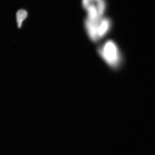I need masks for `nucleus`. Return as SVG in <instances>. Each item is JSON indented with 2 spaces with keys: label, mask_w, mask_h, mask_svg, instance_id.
<instances>
[{
  "label": "nucleus",
  "mask_w": 155,
  "mask_h": 155,
  "mask_svg": "<svg viewBox=\"0 0 155 155\" xmlns=\"http://www.w3.org/2000/svg\"><path fill=\"white\" fill-rule=\"evenodd\" d=\"M91 1L93 2H97L98 1H100V0H91Z\"/></svg>",
  "instance_id": "39448f33"
},
{
  "label": "nucleus",
  "mask_w": 155,
  "mask_h": 155,
  "mask_svg": "<svg viewBox=\"0 0 155 155\" xmlns=\"http://www.w3.org/2000/svg\"><path fill=\"white\" fill-rule=\"evenodd\" d=\"M98 51L110 67L115 68L119 66L121 62V54L117 44L113 41H107L98 48Z\"/></svg>",
  "instance_id": "f257e3e1"
},
{
  "label": "nucleus",
  "mask_w": 155,
  "mask_h": 155,
  "mask_svg": "<svg viewBox=\"0 0 155 155\" xmlns=\"http://www.w3.org/2000/svg\"><path fill=\"white\" fill-rule=\"evenodd\" d=\"M111 21L107 17H102L100 19L97 26V31L99 41L108 34L111 30Z\"/></svg>",
  "instance_id": "f03ea898"
},
{
  "label": "nucleus",
  "mask_w": 155,
  "mask_h": 155,
  "mask_svg": "<svg viewBox=\"0 0 155 155\" xmlns=\"http://www.w3.org/2000/svg\"><path fill=\"white\" fill-rule=\"evenodd\" d=\"M92 2H93L91 0H82V3L83 8L86 10Z\"/></svg>",
  "instance_id": "20e7f679"
},
{
  "label": "nucleus",
  "mask_w": 155,
  "mask_h": 155,
  "mask_svg": "<svg viewBox=\"0 0 155 155\" xmlns=\"http://www.w3.org/2000/svg\"><path fill=\"white\" fill-rule=\"evenodd\" d=\"M28 13L25 10H19L17 12L16 15V20L18 28H21L23 21L27 18Z\"/></svg>",
  "instance_id": "7ed1b4c3"
}]
</instances>
